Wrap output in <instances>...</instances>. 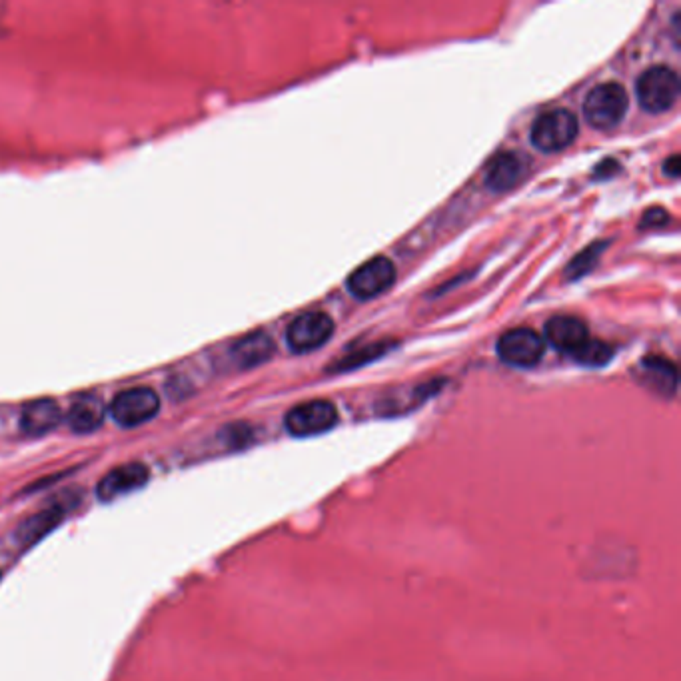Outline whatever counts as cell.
I'll use <instances>...</instances> for the list:
<instances>
[{"instance_id":"cell-20","label":"cell","mask_w":681,"mask_h":681,"mask_svg":"<svg viewBox=\"0 0 681 681\" xmlns=\"http://www.w3.org/2000/svg\"><path fill=\"white\" fill-rule=\"evenodd\" d=\"M664 172H666V176H670V178H678V176H680V156H678V154H674L672 158L666 160Z\"/></svg>"},{"instance_id":"cell-13","label":"cell","mask_w":681,"mask_h":681,"mask_svg":"<svg viewBox=\"0 0 681 681\" xmlns=\"http://www.w3.org/2000/svg\"><path fill=\"white\" fill-rule=\"evenodd\" d=\"M546 340L556 350L572 354L588 340V326L574 316H556L546 324Z\"/></svg>"},{"instance_id":"cell-11","label":"cell","mask_w":681,"mask_h":681,"mask_svg":"<svg viewBox=\"0 0 681 681\" xmlns=\"http://www.w3.org/2000/svg\"><path fill=\"white\" fill-rule=\"evenodd\" d=\"M640 380L656 394L672 398L678 390V370L676 364L662 356H648L638 366Z\"/></svg>"},{"instance_id":"cell-19","label":"cell","mask_w":681,"mask_h":681,"mask_svg":"<svg viewBox=\"0 0 681 681\" xmlns=\"http://www.w3.org/2000/svg\"><path fill=\"white\" fill-rule=\"evenodd\" d=\"M670 220L668 212H664L662 208H654L650 212H646V216L642 218V228H656V226H664Z\"/></svg>"},{"instance_id":"cell-10","label":"cell","mask_w":681,"mask_h":681,"mask_svg":"<svg viewBox=\"0 0 681 681\" xmlns=\"http://www.w3.org/2000/svg\"><path fill=\"white\" fill-rule=\"evenodd\" d=\"M526 174V160L516 152H500L486 170V186L492 192H508L516 188Z\"/></svg>"},{"instance_id":"cell-6","label":"cell","mask_w":681,"mask_h":681,"mask_svg":"<svg viewBox=\"0 0 681 681\" xmlns=\"http://www.w3.org/2000/svg\"><path fill=\"white\" fill-rule=\"evenodd\" d=\"M160 410V398L150 388H130L120 392L110 404L112 420L122 428L150 422Z\"/></svg>"},{"instance_id":"cell-16","label":"cell","mask_w":681,"mask_h":681,"mask_svg":"<svg viewBox=\"0 0 681 681\" xmlns=\"http://www.w3.org/2000/svg\"><path fill=\"white\" fill-rule=\"evenodd\" d=\"M64 518V508L62 506H50L42 512H38L36 516L28 518L18 530H16V540L22 546H32L36 544L40 538H44L48 532H52Z\"/></svg>"},{"instance_id":"cell-1","label":"cell","mask_w":681,"mask_h":681,"mask_svg":"<svg viewBox=\"0 0 681 681\" xmlns=\"http://www.w3.org/2000/svg\"><path fill=\"white\" fill-rule=\"evenodd\" d=\"M630 106L626 88L618 82H604L594 86L584 102V116L590 126L598 130H610L618 126Z\"/></svg>"},{"instance_id":"cell-7","label":"cell","mask_w":681,"mask_h":681,"mask_svg":"<svg viewBox=\"0 0 681 681\" xmlns=\"http://www.w3.org/2000/svg\"><path fill=\"white\" fill-rule=\"evenodd\" d=\"M496 350L506 364L516 368H532L544 358L546 342L532 328H514L502 334Z\"/></svg>"},{"instance_id":"cell-5","label":"cell","mask_w":681,"mask_h":681,"mask_svg":"<svg viewBox=\"0 0 681 681\" xmlns=\"http://www.w3.org/2000/svg\"><path fill=\"white\" fill-rule=\"evenodd\" d=\"M334 334V320L320 310L304 312L296 316L288 330H286V342L292 352L306 354L312 350L322 348Z\"/></svg>"},{"instance_id":"cell-15","label":"cell","mask_w":681,"mask_h":681,"mask_svg":"<svg viewBox=\"0 0 681 681\" xmlns=\"http://www.w3.org/2000/svg\"><path fill=\"white\" fill-rule=\"evenodd\" d=\"M272 354H274V342L264 332H256L238 340L230 350L234 364L244 370L264 364L266 360L272 358Z\"/></svg>"},{"instance_id":"cell-12","label":"cell","mask_w":681,"mask_h":681,"mask_svg":"<svg viewBox=\"0 0 681 681\" xmlns=\"http://www.w3.org/2000/svg\"><path fill=\"white\" fill-rule=\"evenodd\" d=\"M60 422H62L60 406L54 400L44 398V400H36L24 406L22 416H20V430L26 436L38 438L56 430Z\"/></svg>"},{"instance_id":"cell-8","label":"cell","mask_w":681,"mask_h":681,"mask_svg":"<svg viewBox=\"0 0 681 681\" xmlns=\"http://www.w3.org/2000/svg\"><path fill=\"white\" fill-rule=\"evenodd\" d=\"M394 280H396L394 264L384 256H376L362 264L360 268H356L348 276L346 286L350 294L356 296L358 300H370L384 294L394 284Z\"/></svg>"},{"instance_id":"cell-2","label":"cell","mask_w":681,"mask_h":681,"mask_svg":"<svg viewBox=\"0 0 681 681\" xmlns=\"http://www.w3.org/2000/svg\"><path fill=\"white\" fill-rule=\"evenodd\" d=\"M640 106L652 114L670 110L680 96V76L668 66H654L646 70L636 86Z\"/></svg>"},{"instance_id":"cell-4","label":"cell","mask_w":681,"mask_h":681,"mask_svg":"<svg viewBox=\"0 0 681 681\" xmlns=\"http://www.w3.org/2000/svg\"><path fill=\"white\" fill-rule=\"evenodd\" d=\"M338 424V410L328 400H310L294 406L286 418L284 426L294 438L320 436Z\"/></svg>"},{"instance_id":"cell-3","label":"cell","mask_w":681,"mask_h":681,"mask_svg":"<svg viewBox=\"0 0 681 681\" xmlns=\"http://www.w3.org/2000/svg\"><path fill=\"white\" fill-rule=\"evenodd\" d=\"M578 130L580 124L576 114L564 108H556L536 118L530 138L532 144L542 152H560L576 140Z\"/></svg>"},{"instance_id":"cell-17","label":"cell","mask_w":681,"mask_h":681,"mask_svg":"<svg viewBox=\"0 0 681 681\" xmlns=\"http://www.w3.org/2000/svg\"><path fill=\"white\" fill-rule=\"evenodd\" d=\"M614 354L616 350L608 342L588 338L580 348L572 352V358L586 368H604L614 360Z\"/></svg>"},{"instance_id":"cell-18","label":"cell","mask_w":681,"mask_h":681,"mask_svg":"<svg viewBox=\"0 0 681 681\" xmlns=\"http://www.w3.org/2000/svg\"><path fill=\"white\" fill-rule=\"evenodd\" d=\"M604 248H606V244L598 242V244H592L588 250H584L580 256H576V260L568 266V278L578 280V278L590 274V270H592V268L596 266V262L600 260Z\"/></svg>"},{"instance_id":"cell-14","label":"cell","mask_w":681,"mask_h":681,"mask_svg":"<svg viewBox=\"0 0 681 681\" xmlns=\"http://www.w3.org/2000/svg\"><path fill=\"white\" fill-rule=\"evenodd\" d=\"M106 406L98 396L86 394L80 396L68 410L66 422L72 432L76 434H90L104 424Z\"/></svg>"},{"instance_id":"cell-9","label":"cell","mask_w":681,"mask_h":681,"mask_svg":"<svg viewBox=\"0 0 681 681\" xmlns=\"http://www.w3.org/2000/svg\"><path fill=\"white\" fill-rule=\"evenodd\" d=\"M150 478V470L140 462L122 464L114 470H110L98 484L96 496L100 502H112L116 498H122L130 492H136L142 488Z\"/></svg>"}]
</instances>
